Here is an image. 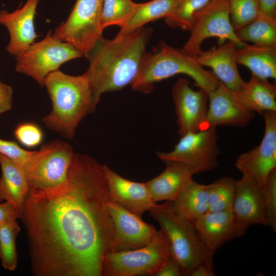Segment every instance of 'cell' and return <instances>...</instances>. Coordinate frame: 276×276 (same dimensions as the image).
Here are the masks:
<instances>
[{
  "label": "cell",
  "instance_id": "cell-9",
  "mask_svg": "<svg viewBox=\"0 0 276 276\" xmlns=\"http://www.w3.org/2000/svg\"><path fill=\"white\" fill-rule=\"evenodd\" d=\"M189 31L190 36L180 50L191 56L199 52L203 41L210 37L218 38L221 43L232 41L239 48L246 43L238 38L232 27L227 0H211L195 14Z\"/></svg>",
  "mask_w": 276,
  "mask_h": 276
},
{
  "label": "cell",
  "instance_id": "cell-39",
  "mask_svg": "<svg viewBox=\"0 0 276 276\" xmlns=\"http://www.w3.org/2000/svg\"><path fill=\"white\" fill-rule=\"evenodd\" d=\"M261 12L270 16H275L276 0H258Z\"/></svg>",
  "mask_w": 276,
  "mask_h": 276
},
{
  "label": "cell",
  "instance_id": "cell-40",
  "mask_svg": "<svg viewBox=\"0 0 276 276\" xmlns=\"http://www.w3.org/2000/svg\"><path fill=\"white\" fill-rule=\"evenodd\" d=\"M214 268L204 265L195 267L189 273V276H213Z\"/></svg>",
  "mask_w": 276,
  "mask_h": 276
},
{
  "label": "cell",
  "instance_id": "cell-17",
  "mask_svg": "<svg viewBox=\"0 0 276 276\" xmlns=\"http://www.w3.org/2000/svg\"><path fill=\"white\" fill-rule=\"evenodd\" d=\"M208 96L209 105L204 129L221 125L245 127L255 118V112L240 104L232 91L220 82Z\"/></svg>",
  "mask_w": 276,
  "mask_h": 276
},
{
  "label": "cell",
  "instance_id": "cell-36",
  "mask_svg": "<svg viewBox=\"0 0 276 276\" xmlns=\"http://www.w3.org/2000/svg\"><path fill=\"white\" fill-rule=\"evenodd\" d=\"M154 276H182L184 273L179 262L171 255Z\"/></svg>",
  "mask_w": 276,
  "mask_h": 276
},
{
  "label": "cell",
  "instance_id": "cell-4",
  "mask_svg": "<svg viewBox=\"0 0 276 276\" xmlns=\"http://www.w3.org/2000/svg\"><path fill=\"white\" fill-rule=\"evenodd\" d=\"M180 74L190 77L196 86L207 93L215 88L220 82L193 56L162 42L157 51L146 53L132 88L135 91L149 94L154 90L155 83Z\"/></svg>",
  "mask_w": 276,
  "mask_h": 276
},
{
  "label": "cell",
  "instance_id": "cell-32",
  "mask_svg": "<svg viewBox=\"0 0 276 276\" xmlns=\"http://www.w3.org/2000/svg\"><path fill=\"white\" fill-rule=\"evenodd\" d=\"M230 20L236 32L255 19L261 13L258 0H227Z\"/></svg>",
  "mask_w": 276,
  "mask_h": 276
},
{
  "label": "cell",
  "instance_id": "cell-13",
  "mask_svg": "<svg viewBox=\"0 0 276 276\" xmlns=\"http://www.w3.org/2000/svg\"><path fill=\"white\" fill-rule=\"evenodd\" d=\"M171 95L180 136L204 129L208 108L207 92L202 88L193 89L189 80L179 78L172 87Z\"/></svg>",
  "mask_w": 276,
  "mask_h": 276
},
{
  "label": "cell",
  "instance_id": "cell-30",
  "mask_svg": "<svg viewBox=\"0 0 276 276\" xmlns=\"http://www.w3.org/2000/svg\"><path fill=\"white\" fill-rule=\"evenodd\" d=\"M136 4L132 0H104L101 14L103 30L112 25L121 28L125 27L133 15Z\"/></svg>",
  "mask_w": 276,
  "mask_h": 276
},
{
  "label": "cell",
  "instance_id": "cell-31",
  "mask_svg": "<svg viewBox=\"0 0 276 276\" xmlns=\"http://www.w3.org/2000/svg\"><path fill=\"white\" fill-rule=\"evenodd\" d=\"M211 0H179L172 13L165 18L166 24L171 28L189 30L195 14Z\"/></svg>",
  "mask_w": 276,
  "mask_h": 276
},
{
  "label": "cell",
  "instance_id": "cell-2",
  "mask_svg": "<svg viewBox=\"0 0 276 276\" xmlns=\"http://www.w3.org/2000/svg\"><path fill=\"white\" fill-rule=\"evenodd\" d=\"M152 32L151 28L142 27L131 33H118L112 39L102 37L86 56L89 64L85 74L96 106L103 94L133 84Z\"/></svg>",
  "mask_w": 276,
  "mask_h": 276
},
{
  "label": "cell",
  "instance_id": "cell-3",
  "mask_svg": "<svg viewBox=\"0 0 276 276\" xmlns=\"http://www.w3.org/2000/svg\"><path fill=\"white\" fill-rule=\"evenodd\" d=\"M44 86L52 108L43 122L49 129L73 139L79 123L96 107L87 76L85 73L71 76L56 70L48 75Z\"/></svg>",
  "mask_w": 276,
  "mask_h": 276
},
{
  "label": "cell",
  "instance_id": "cell-16",
  "mask_svg": "<svg viewBox=\"0 0 276 276\" xmlns=\"http://www.w3.org/2000/svg\"><path fill=\"white\" fill-rule=\"evenodd\" d=\"M103 169L110 201L140 217L156 204L146 182L125 178L105 165Z\"/></svg>",
  "mask_w": 276,
  "mask_h": 276
},
{
  "label": "cell",
  "instance_id": "cell-21",
  "mask_svg": "<svg viewBox=\"0 0 276 276\" xmlns=\"http://www.w3.org/2000/svg\"><path fill=\"white\" fill-rule=\"evenodd\" d=\"M157 176L146 182L154 202L174 201L185 186L192 179L195 171L191 167L177 162L169 161Z\"/></svg>",
  "mask_w": 276,
  "mask_h": 276
},
{
  "label": "cell",
  "instance_id": "cell-26",
  "mask_svg": "<svg viewBox=\"0 0 276 276\" xmlns=\"http://www.w3.org/2000/svg\"><path fill=\"white\" fill-rule=\"evenodd\" d=\"M178 2L179 0H152L136 4L131 17L127 25L121 28L119 33H131L149 22L170 16Z\"/></svg>",
  "mask_w": 276,
  "mask_h": 276
},
{
  "label": "cell",
  "instance_id": "cell-34",
  "mask_svg": "<svg viewBox=\"0 0 276 276\" xmlns=\"http://www.w3.org/2000/svg\"><path fill=\"white\" fill-rule=\"evenodd\" d=\"M14 135L17 140L27 148L38 146L43 139V133L37 125L31 122L19 124L15 129Z\"/></svg>",
  "mask_w": 276,
  "mask_h": 276
},
{
  "label": "cell",
  "instance_id": "cell-27",
  "mask_svg": "<svg viewBox=\"0 0 276 276\" xmlns=\"http://www.w3.org/2000/svg\"><path fill=\"white\" fill-rule=\"evenodd\" d=\"M241 41L263 46L276 45V18L263 13L235 32Z\"/></svg>",
  "mask_w": 276,
  "mask_h": 276
},
{
  "label": "cell",
  "instance_id": "cell-20",
  "mask_svg": "<svg viewBox=\"0 0 276 276\" xmlns=\"http://www.w3.org/2000/svg\"><path fill=\"white\" fill-rule=\"evenodd\" d=\"M193 225L207 250L213 257L225 242L237 238L232 210L208 211L199 217Z\"/></svg>",
  "mask_w": 276,
  "mask_h": 276
},
{
  "label": "cell",
  "instance_id": "cell-29",
  "mask_svg": "<svg viewBox=\"0 0 276 276\" xmlns=\"http://www.w3.org/2000/svg\"><path fill=\"white\" fill-rule=\"evenodd\" d=\"M16 220L0 224V259L3 268L10 271L17 265L15 241L20 228Z\"/></svg>",
  "mask_w": 276,
  "mask_h": 276
},
{
  "label": "cell",
  "instance_id": "cell-8",
  "mask_svg": "<svg viewBox=\"0 0 276 276\" xmlns=\"http://www.w3.org/2000/svg\"><path fill=\"white\" fill-rule=\"evenodd\" d=\"M104 0H77L66 20L53 36L73 45L86 56L102 37L101 14Z\"/></svg>",
  "mask_w": 276,
  "mask_h": 276
},
{
  "label": "cell",
  "instance_id": "cell-28",
  "mask_svg": "<svg viewBox=\"0 0 276 276\" xmlns=\"http://www.w3.org/2000/svg\"><path fill=\"white\" fill-rule=\"evenodd\" d=\"M236 180L223 177L207 185L209 211L232 210Z\"/></svg>",
  "mask_w": 276,
  "mask_h": 276
},
{
  "label": "cell",
  "instance_id": "cell-15",
  "mask_svg": "<svg viewBox=\"0 0 276 276\" xmlns=\"http://www.w3.org/2000/svg\"><path fill=\"white\" fill-rule=\"evenodd\" d=\"M232 210L237 238L244 235L251 225H268L261 188L248 175L242 174L236 180Z\"/></svg>",
  "mask_w": 276,
  "mask_h": 276
},
{
  "label": "cell",
  "instance_id": "cell-12",
  "mask_svg": "<svg viewBox=\"0 0 276 276\" xmlns=\"http://www.w3.org/2000/svg\"><path fill=\"white\" fill-rule=\"evenodd\" d=\"M265 130L260 144L252 149L240 154L235 167L242 174L253 178L260 188L276 168V111L262 113Z\"/></svg>",
  "mask_w": 276,
  "mask_h": 276
},
{
  "label": "cell",
  "instance_id": "cell-33",
  "mask_svg": "<svg viewBox=\"0 0 276 276\" xmlns=\"http://www.w3.org/2000/svg\"><path fill=\"white\" fill-rule=\"evenodd\" d=\"M265 215L271 230L276 232V168L269 174L261 188Z\"/></svg>",
  "mask_w": 276,
  "mask_h": 276
},
{
  "label": "cell",
  "instance_id": "cell-25",
  "mask_svg": "<svg viewBox=\"0 0 276 276\" xmlns=\"http://www.w3.org/2000/svg\"><path fill=\"white\" fill-rule=\"evenodd\" d=\"M238 64L243 65L251 74L263 79L276 78V45H245L235 52Z\"/></svg>",
  "mask_w": 276,
  "mask_h": 276
},
{
  "label": "cell",
  "instance_id": "cell-1",
  "mask_svg": "<svg viewBox=\"0 0 276 276\" xmlns=\"http://www.w3.org/2000/svg\"><path fill=\"white\" fill-rule=\"evenodd\" d=\"M103 165L75 153L65 180L30 190L20 218L28 236L33 273L101 276L111 251L113 224Z\"/></svg>",
  "mask_w": 276,
  "mask_h": 276
},
{
  "label": "cell",
  "instance_id": "cell-14",
  "mask_svg": "<svg viewBox=\"0 0 276 276\" xmlns=\"http://www.w3.org/2000/svg\"><path fill=\"white\" fill-rule=\"evenodd\" d=\"M106 205L113 224L110 252L138 249L152 241L157 232L153 225L109 200Z\"/></svg>",
  "mask_w": 276,
  "mask_h": 276
},
{
  "label": "cell",
  "instance_id": "cell-24",
  "mask_svg": "<svg viewBox=\"0 0 276 276\" xmlns=\"http://www.w3.org/2000/svg\"><path fill=\"white\" fill-rule=\"evenodd\" d=\"M176 214L194 224L201 215L209 211L208 185L190 181L174 201H167Z\"/></svg>",
  "mask_w": 276,
  "mask_h": 276
},
{
  "label": "cell",
  "instance_id": "cell-18",
  "mask_svg": "<svg viewBox=\"0 0 276 276\" xmlns=\"http://www.w3.org/2000/svg\"><path fill=\"white\" fill-rule=\"evenodd\" d=\"M40 0H27L21 8L12 12L0 11V24L8 30L10 40L6 47L12 55L17 56L34 42L37 37L34 18Z\"/></svg>",
  "mask_w": 276,
  "mask_h": 276
},
{
  "label": "cell",
  "instance_id": "cell-22",
  "mask_svg": "<svg viewBox=\"0 0 276 276\" xmlns=\"http://www.w3.org/2000/svg\"><path fill=\"white\" fill-rule=\"evenodd\" d=\"M0 165V201L13 204L21 217L30 190L27 173L23 167L1 153Z\"/></svg>",
  "mask_w": 276,
  "mask_h": 276
},
{
  "label": "cell",
  "instance_id": "cell-11",
  "mask_svg": "<svg viewBox=\"0 0 276 276\" xmlns=\"http://www.w3.org/2000/svg\"><path fill=\"white\" fill-rule=\"evenodd\" d=\"M218 139L215 127L189 132L180 136L173 150L159 151L157 155L164 162L185 164L193 168L196 174H199L218 167L220 154Z\"/></svg>",
  "mask_w": 276,
  "mask_h": 276
},
{
  "label": "cell",
  "instance_id": "cell-23",
  "mask_svg": "<svg viewBox=\"0 0 276 276\" xmlns=\"http://www.w3.org/2000/svg\"><path fill=\"white\" fill-rule=\"evenodd\" d=\"M236 100L244 107L262 114L267 111H276V87L267 79L251 74L240 90L233 91Z\"/></svg>",
  "mask_w": 276,
  "mask_h": 276
},
{
  "label": "cell",
  "instance_id": "cell-6",
  "mask_svg": "<svg viewBox=\"0 0 276 276\" xmlns=\"http://www.w3.org/2000/svg\"><path fill=\"white\" fill-rule=\"evenodd\" d=\"M171 255L169 242L160 229L152 241L143 247L107 252L103 258L102 275H153Z\"/></svg>",
  "mask_w": 276,
  "mask_h": 276
},
{
  "label": "cell",
  "instance_id": "cell-5",
  "mask_svg": "<svg viewBox=\"0 0 276 276\" xmlns=\"http://www.w3.org/2000/svg\"><path fill=\"white\" fill-rule=\"evenodd\" d=\"M149 212L159 224L169 242L171 254L181 265L184 275L189 276L199 265L214 268L213 257L207 250L193 224L174 212L167 202L156 203Z\"/></svg>",
  "mask_w": 276,
  "mask_h": 276
},
{
  "label": "cell",
  "instance_id": "cell-37",
  "mask_svg": "<svg viewBox=\"0 0 276 276\" xmlns=\"http://www.w3.org/2000/svg\"><path fill=\"white\" fill-rule=\"evenodd\" d=\"M12 88L0 81V114L11 109L12 105Z\"/></svg>",
  "mask_w": 276,
  "mask_h": 276
},
{
  "label": "cell",
  "instance_id": "cell-35",
  "mask_svg": "<svg viewBox=\"0 0 276 276\" xmlns=\"http://www.w3.org/2000/svg\"><path fill=\"white\" fill-rule=\"evenodd\" d=\"M36 151L26 150L14 141L0 139V153L14 160L26 170L35 154Z\"/></svg>",
  "mask_w": 276,
  "mask_h": 276
},
{
  "label": "cell",
  "instance_id": "cell-7",
  "mask_svg": "<svg viewBox=\"0 0 276 276\" xmlns=\"http://www.w3.org/2000/svg\"><path fill=\"white\" fill-rule=\"evenodd\" d=\"M83 55L71 44L55 38L49 31L43 39L34 42L16 56L15 70L44 86L48 75L58 70L64 63Z\"/></svg>",
  "mask_w": 276,
  "mask_h": 276
},
{
  "label": "cell",
  "instance_id": "cell-38",
  "mask_svg": "<svg viewBox=\"0 0 276 276\" xmlns=\"http://www.w3.org/2000/svg\"><path fill=\"white\" fill-rule=\"evenodd\" d=\"M19 218L20 216L13 204L7 201L0 204V224Z\"/></svg>",
  "mask_w": 276,
  "mask_h": 276
},
{
  "label": "cell",
  "instance_id": "cell-19",
  "mask_svg": "<svg viewBox=\"0 0 276 276\" xmlns=\"http://www.w3.org/2000/svg\"><path fill=\"white\" fill-rule=\"evenodd\" d=\"M237 47L234 42L226 40L217 48L201 50L193 56L200 65L212 68L217 80L234 92L239 91L245 83L235 60Z\"/></svg>",
  "mask_w": 276,
  "mask_h": 276
},
{
  "label": "cell",
  "instance_id": "cell-10",
  "mask_svg": "<svg viewBox=\"0 0 276 276\" xmlns=\"http://www.w3.org/2000/svg\"><path fill=\"white\" fill-rule=\"evenodd\" d=\"M75 153L68 143L56 140L43 145L26 170L30 190L54 188L66 179Z\"/></svg>",
  "mask_w": 276,
  "mask_h": 276
}]
</instances>
